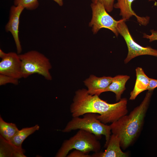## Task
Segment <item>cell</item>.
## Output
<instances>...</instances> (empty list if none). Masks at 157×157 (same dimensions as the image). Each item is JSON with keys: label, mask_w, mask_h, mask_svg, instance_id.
I'll list each match as a JSON object with an SVG mask.
<instances>
[{"label": "cell", "mask_w": 157, "mask_h": 157, "mask_svg": "<svg viewBox=\"0 0 157 157\" xmlns=\"http://www.w3.org/2000/svg\"><path fill=\"white\" fill-rule=\"evenodd\" d=\"M127 100L121 99L114 104H109L97 95H92L85 89L76 91L71 104L70 110L73 117H80L87 113L98 114L97 118L106 124L112 123L126 115Z\"/></svg>", "instance_id": "obj_1"}, {"label": "cell", "mask_w": 157, "mask_h": 157, "mask_svg": "<svg viewBox=\"0 0 157 157\" xmlns=\"http://www.w3.org/2000/svg\"><path fill=\"white\" fill-rule=\"evenodd\" d=\"M151 91L148 90L140 105L129 115H124L110 125L112 133L119 138L120 147L123 148L129 146L139 132L148 108Z\"/></svg>", "instance_id": "obj_2"}, {"label": "cell", "mask_w": 157, "mask_h": 157, "mask_svg": "<svg viewBox=\"0 0 157 157\" xmlns=\"http://www.w3.org/2000/svg\"><path fill=\"white\" fill-rule=\"evenodd\" d=\"M97 115L90 113L85 114L82 118L73 117L62 131L68 133L77 129L83 130L93 134L99 140L104 135L106 140L105 147H106L111 135V128L110 125L102 123L97 118Z\"/></svg>", "instance_id": "obj_3"}, {"label": "cell", "mask_w": 157, "mask_h": 157, "mask_svg": "<svg viewBox=\"0 0 157 157\" xmlns=\"http://www.w3.org/2000/svg\"><path fill=\"white\" fill-rule=\"evenodd\" d=\"M93 134L81 129L69 139L65 140L55 155L56 157H65L73 149L88 154L90 152H100L101 144Z\"/></svg>", "instance_id": "obj_4"}, {"label": "cell", "mask_w": 157, "mask_h": 157, "mask_svg": "<svg viewBox=\"0 0 157 157\" xmlns=\"http://www.w3.org/2000/svg\"><path fill=\"white\" fill-rule=\"evenodd\" d=\"M22 63V78H26L34 74L41 75L48 80L52 79L49 72L52 66L49 59L35 50L19 54Z\"/></svg>", "instance_id": "obj_5"}, {"label": "cell", "mask_w": 157, "mask_h": 157, "mask_svg": "<svg viewBox=\"0 0 157 157\" xmlns=\"http://www.w3.org/2000/svg\"><path fill=\"white\" fill-rule=\"evenodd\" d=\"M91 7L92 17L89 26L92 28L94 34L97 33L102 28L110 30L117 36L119 34L117 29L118 23L121 19H115L107 13L104 5L100 3H92Z\"/></svg>", "instance_id": "obj_6"}, {"label": "cell", "mask_w": 157, "mask_h": 157, "mask_svg": "<svg viewBox=\"0 0 157 157\" xmlns=\"http://www.w3.org/2000/svg\"><path fill=\"white\" fill-rule=\"evenodd\" d=\"M117 29L119 34L124 38L128 48V53L124 60L125 63H128L132 59L141 55H149L157 57V50L150 47H143L134 40L124 19H121L118 24Z\"/></svg>", "instance_id": "obj_7"}, {"label": "cell", "mask_w": 157, "mask_h": 157, "mask_svg": "<svg viewBox=\"0 0 157 157\" xmlns=\"http://www.w3.org/2000/svg\"><path fill=\"white\" fill-rule=\"evenodd\" d=\"M0 74L19 79L22 78V63L19 54L14 52L5 53L0 49Z\"/></svg>", "instance_id": "obj_8"}, {"label": "cell", "mask_w": 157, "mask_h": 157, "mask_svg": "<svg viewBox=\"0 0 157 157\" xmlns=\"http://www.w3.org/2000/svg\"><path fill=\"white\" fill-rule=\"evenodd\" d=\"M24 8L20 6H13L10 8L9 20L5 26L6 32H10L14 38L17 53H21L22 47L19 37V27L20 15Z\"/></svg>", "instance_id": "obj_9"}, {"label": "cell", "mask_w": 157, "mask_h": 157, "mask_svg": "<svg viewBox=\"0 0 157 157\" xmlns=\"http://www.w3.org/2000/svg\"><path fill=\"white\" fill-rule=\"evenodd\" d=\"M113 79V77L110 76L98 77L92 75L84 82L88 88L87 91L89 94L99 96L110 84Z\"/></svg>", "instance_id": "obj_10"}, {"label": "cell", "mask_w": 157, "mask_h": 157, "mask_svg": "<svg viewBox=\"0 0 157 157\" xmlns=\"http://www.w3.org/2000/svg\"><path fill=\"white\" fill-rule=\"evenodd\" d=\"M120 141L118 136L114 134L110 135L106 149L104 152L94 153L92 157H126L127 154L120 148Z\"/></svg>", "instance_id": "obj_11"}, {"label": "cell", "mask_w": 157, "mask_h": 157, "mask_svg": "<svg viewBox=\"0 0 157 157\" xmlns=\"http://www.w3.org/2000/svg\"><path fill=\"white\" fill-rule=\"evenodd\" d=\"M117 0V2L114 4V7L119 9V15L122 17V19L126 21L129 19L133 15H134L137 18L138 22L142 25H146L148 23L149 17H140L132 10L131 7V4L135 0Z\"/></svg>", "instance_id": "obj_12"}, {"label": "cell", "mask_w": 157, "mask_h": 157, "mask_svg": "<svg viewBox=\"0 0 157 157\" xmlns=\"http://www.w3.org/2000/svg\"><path fill=\"white\" fill-rule=\"evenodd\" d=\"M136 80L133 90L130 93L129 99H135L138 95L143 91L147 90L149 78L144 73L142 69L138 67L135 69Z\"/></svg>", "instance_id": "obj_13"}, {"label": "cell", "mask_w": 157, "mask_h": 157, "mask_svg": "<svg viewBox=\"0 0 157 157\" xmlns=\"http://www.w3.org/2000/svg\"><path fill=\"white\" fill-rule=\"evenodd\" d=\"M24 150L17 147L0 135V157H26Z\"/></svg>", "instance_id": "obj_14"}, {"label": "cell", "mask_w": 157, "mask_h": 157, "mask_svg": "<svg viewBox=\"0 0 157 157\" xmlns=\"http://www.w3.org/2000/svg\"><path fill=\"white\" fill-rule=\"evenodd\" d=\"M130 78V76L126 75H118L113 77L111 83L102 92H113L115 94L116 101L120 100L122 94L126 89V83Z\"/></svg>", "instance_id": "obj_15"}, {"label": "cell", "mask_w": 157, "mask_h": 157, "mask_svg": "<svg viewBox=\"0 0 157 157\" xmlns=\"http://www.w3.org/2000/svg\"><path fill=\"white\" fill-rule=\"evenodd\" d=\"M39 128L40 126L38 124L30 127L22 128L19 130L9 141L17 147H22V144L24 140Z\"/></svg>", "instance_id": "obj_16"}, {"label": "cell", "mask_w": 157, "mask_h": 157, "mask_svg": "<svg viewBox=\"0 0 157 157\" xmlns=\"http://www.w3.org/2000/svg\"><path fill=\"white\" fill-rule=\"evenodd\" d=\"M19 130L15 124L5 122L0 116V135L5 140L9 141Z\"/></svg>", "instance_id": "obj_17"}, {"label": "cell", "mask_w": 157, "mask_h": 157, "mask_svg": "<svg viewBox=\"0 0 157 157\" xmlns=\"http://www.w3.org/2000/svg\"><path fill=\"white\" fill-rule=\"evenodd\" d=\"M14 4L30 10L36 9L39 5L38 0H14Z\"/></svg>", "instance_id": "obj_18"}, {"label": "cell", "mask_w": 157, "mask_h": 157, "mask_svg": "<svg viewBox=\"0 0 157 157\" xmlns=\"http://www.w3.org/2000/svg\"><path fill=\"white\" fill-rule=\"evenodd\" d=\"M9 83L17 85L19 83L18 79L9 76L0 74V85L2 86Z\"/></svg>", "instance_id": "obj_19"}, {"label": "cell", "mask_w": 157, "mask_h": 157, "mask_svg": "<svg viewBox=\"0 0 157 157\" xmlns=\"http://www.w3.org/2000/svg\"><path fill=\"white\" fill-rule=\"evenodd\" d=\"M92 3H100L102 4L107 12H111L114 8L115 0H91Z\"/></svg>", "instance_id": "obj_20"}, {"label": "cell", "mask_w": 157, "mask_h": 157, "mask_svg": "<svg viewBox=\"0 0 157 157\" xmlns=\"http://www.w3.org/2000/svg\"><path fill=\"white\" fill-rule=\"evenodd\" d=\"M67 157H91L92 155L88 154L85 153L83 151L78 150L75 149L68 154L67 156Z\"/></svg>", "instance_id": "obj_21"}, {"label": "cell", "mask_w": 157, "mask_h": 157, "mask_svg": "<svg viewBox=\"0 0 157 157\" xmlns=\"http://www.w3.org/2000/svg\"><path fill=\"white\" fill-rule=\"evenodd\" d=\"M150 31L151 33V35H148L145 33H143V38L149 39L150 42L157 40V31L151 29Z\"/></svg>", "instance_id": "obj_22"}, {"label": "cell", "mask_w": 157, "mask_h": 157, "mask_svg": "<svg viewBox=\"0 0 157 157\" xmlns=\"http://www.w3.org/2000/svg\"><path fill=\"white\" fill-rule=\"evenodd\" d=\"M156 87H157V80L150 78L147 90L152 91Z\"/></svg>", "instance_id": "obj_23"}, {"label": "cell", "mask_w": 157, "mask_h": 157, "mask_svg": "<svg viewBox=\"0 0 157 157\" xmlns=\"http://www.w3.org/2000/svg\"><path fill=\"white\" fill-rule=\"evenodd\" d=\"M56 2L59 6H62L63 4V0H53Z\"/></svg>", "instance_id": "obj_24"}]
</instances>
